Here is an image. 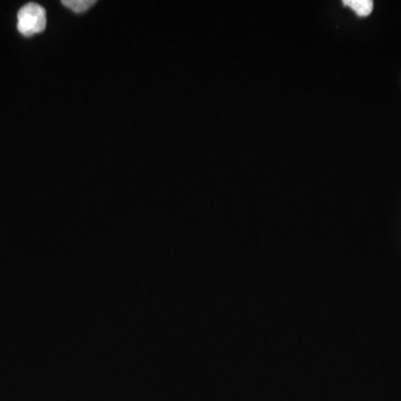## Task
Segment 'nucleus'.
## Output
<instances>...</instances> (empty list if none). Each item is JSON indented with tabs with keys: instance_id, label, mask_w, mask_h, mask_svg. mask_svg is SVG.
Returning <instances> with one entry per match:
<instances>
[{
	"instance_id": "2",
	"label": "nucleus",
	"mask_w": 401,
	"mask_h": 401,
	"mask_svg": "<svg viewBox=\"0 0 401 401\" xmlns=\"http://www.w3.org/2000/svg\"><path fill=\"white\" fill-rule=\"evenodd\" d=\"M343 5L350 7L360 17H367L374 9V1L371 0H345Z\"/></svg>"
},
{
	"instance_id": "1",
	"label": "nucleus",
	"mask_w": 401,
	"mask_h": 401,
	"mask_svg": "<svg viewBox=\"0 0 401 401\" xmlns=\"http://www.w3.org/2000/svg\"><path fill=\"white\" fill-rule=\"evenodd\" d=\"M47 18L44 7L38 3H30L21 7L17 15V30L21 35L30 37L44 32Z\"/></svg>"
},
{
	"instance_id": "3",
	"label": "nucleus",
	"mask_w": 401,
	"mask_h": 401,
	"mask_svg": "<svg viewBox=\"0 0 401 401\" xmlns=\"http://www.w3.org/2000/svg\"><path fill=\"white\" fill-rule=\"evenodd\" d=\"M95 0H62V3L67 8L71 9L73 12L80 14V12L89 10L91 7L94 6Z\"/></svg>"
}]
</instances>
